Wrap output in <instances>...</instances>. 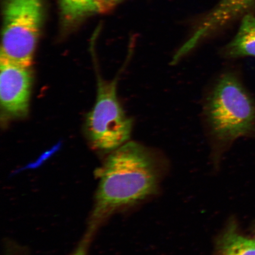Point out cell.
<instances>
[{
    "label": "cell",
    "instance_id": "5b68a950",
    "mask_svg": "<svg viewBox=\"0 0 255 255\" xmlns=\"http://www.w3.org/2000/svg\"><path fill=\"white\" fill-rule=\"evenodd\" d=\"M32 82L31 67L0 57V102L6 119H23L27 116Z\"/></svg>",
    "mask_w": 255,
    "mask_h": 255
},
{
    "label": "cell",
    "instance_id": "277c9868",
    "mask_svg": "<svg viewBox=\"0 0 255 255\" xmlns=\"http://www.w3.org/2000/svg\"><path fill=\"white\" fill-rule=\"evenodd\" d=\"M117 82L99 78L97 101L86 119L88 141L97 150L113 151L128 141L132 132V120L117 99Z\"/></svg>",
    "mask_w": 255,
    "mask_h": 255
},
{
    "label": "cell",
    "instance_id": "7a4b0ae2",
    "mask_svg": "<svg viewBox=\"0 0 255 255\" xmlns=\"http://www.w3.org/2000/svg\"><path fill=\"white\" fill-rule=\"evenodd\" d=\"M205 116L220 144L255 133V101L234 73H225L217 82L207 98Z\"/></svg>",
    "mask_w": 255,
    "mask_h": 255
},
{
    "label": "cell",
    "instance_id": "3957f363",
    "mask_svg": "<svg viewBox=\"0 0 255 255\" xmlns=\"http://www.w3.org/2000/svg\"><path fill=\"white\" fill-rule=\"evenodd\" d=\"M2 16L0 57L30 68L43 25V0H4Z\"/></svg>",
    "mask_w": 255,
    "mask_h": 255
},
{
    "label": "cell",
    "instance_id": "ba28073f",
    "mask_svg": "<svg viewBox=\"0 0 255 255\" xmlns=\"http://www.w3.org/2000/svg\"><path fill=\"white\" fill-rule=\"evenodd\" d=\"M228 58L255 57V17L245 15L234 39L223 50Z\"/></svg>",
    "mask_w": 255,
    "mask_h": 255
},
{
    "label": "cell",
    "instance_id": "6da1fadb",
    "mask_svg": "<svg viewBox=\"0 0 255 255\" xmlns=\"http://www.w3.org/2000/svg\"><path fill=\"white\" fill-rule=\"evenodd\" d=\"M100 183L87 232L73 252L86 255L99 226L116 210L133 205L157 189L159 171L151 152L135 142H127L111 154L99 170Z\"/></svg>",
    "mask_w": 255,
    "mask_h": 255
},
{
    "label": "cell",
    "instance_id": "52a82bcc",
    "mask_svg": "<svg viewBox=\"0 0 255 255\" xmlns=\"http://www.w3.org/2000/svg\"><path fill=\"white\" fill-rule=\"evenodd\" d=\"M123 0H59L63 24L71 28L86 18L103 13Z\"/></svg>",
    "mask_w": 255,
    "mask_h": 255
},
{
    "label": "cell",
    "instance_id": "9c48e42d",
    "mask_svg": "<svg viewBox=\"0 0 255 255\" xmlns=\"http://www.w3.org/2000/svg\"><path fill=\"white\" fill-rule=\"evenodd\" d=\"M215 255H255V240L239 234L231 225L219 238Z\"/></svg>",
    "mask_w": 255,
    "mask_h": 255
},
{
    "label": "cell",
    "instance_id": "8992f818",
    "mask_svg": "<svg viewBox=\"0 0 255 255\" xmlns=\"http://www.w3.org/2000/svg\"><path fill=\"white\" fill-rule=\"evenodd\" d=\"M255 4V0H221L207 14L194 31L193 36L178 51L184 56L203 39L224 27Z\"/></svg>",
    "mask_w": 255,
    "mask_h": 255
},
{
    "label": "cell",
    "instance_id": "30bf717a",
    "mask_svg": "<svg viewBox=\"0 0 255 255\" xmlns=\"http://www.w3.org/2000/svg\"></svg>",
    "mask_w": 255,
    "mask_h": 255
}]
</instances>
